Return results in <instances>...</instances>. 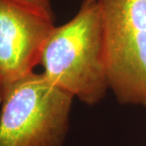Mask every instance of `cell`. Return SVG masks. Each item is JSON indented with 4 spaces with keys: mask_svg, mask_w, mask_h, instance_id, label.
I'll use <instances>...</instances> for the list:
<instances>
[{
    "mask_svg": "<svg viewBox=\"0 0 146 146\" xmlns=\"http://www.w3.org/2000/svg\"><path fill=\"white\" fill-rule=\"evenodd\" d=\"M40 65L50 82L89 106L110 89L102 21L98 0H82L76 16L53 29Z\"/></svg>",
    "mask_w": 146,
    "mask_h": 146,
    "instance_id": "cell-1",
    "label": "cell"
},
{
    "mask_svg": "<svg viewBox=\"0 0 146 146\" xmlns=\"http://www.w3.org/2000/svg\"><path fill=\"white\" fill-rule=\"evenodd\" d=\"M73 98L43 73L18 80L0 103V146H63Z\"/></svg>",
    "mask_w": 146,
    "mask_h": 146,
    "instance_id": "cell-2",
    "label": "cell"
},
{
    "mask_svg": "<svg viewBox=\"0 0 146 146\" xmlns=\"http://www.w3.org/2000/svg\"><path fill=\"white\" fill-rule=\"evenodd\" d=\"M110 89L121 104L146 106V0H98Z\"/></svg>",
    "mask_w": 146,
    "mask_h": 146,
    "instance_id": "cell-3",
    "label": "cell"
},
{
    "mask_svg": "<svg viewBox=\"0 0 146 146\" xmlns=\"http://www.w3.org/2000/svg\"><path fill=\"white\" fill-rule=\"evenodd\" d=\"M54 22V16L25 0H0V103L40 63Z\"/></svg>",
    "mask_w": 146,
    "mask_h": 146,
    "instance_id": "cell-4",
    "label": "cell"
},
{
    "mask_svg": "<svg viewBox=\"0 0 146 146\" xmlns=\"http://www.w3.org/2000/svg\"><path fill=\"white\" fill-rule=\"evenodd\" d=\"M25 1L31 3L33 5L36 6L40 9L45 11L46 12L52 15V16H54L52 7H51V1L50 0H25Z\"/></svg>",
    "mask_w": 146,
    "mask_h": 146,
    "instance_id": "cell-5",
    "label": "cell"
}]
</instances>
